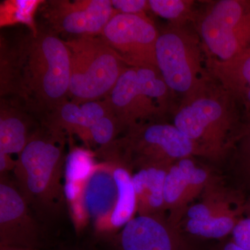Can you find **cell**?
I'll list each match as a JSON object with an SVG mask.
<instances>
[{
  "label": "cell",
  "instance_id": "1",
  "mask_svg": "<svg viewBox=\"0 0 250 250\" xmlns=\"http://www.w3.org/2000/svg\"><path fill=\"white\" fill-rule=\"evenodd\" d=\"M1 61V93L17 95L29 111L48 116L69 101L70 52L56 34L31 33Z\"/></svg>",
  "mask_w": 250,
  "mask_h": 250
},
{
  "label": "cell",
  "instance_id": "2",
  "mask_svg": "<svg viewBox=\"0 0 250 250\" xmlns=\"http://www.w3.org/2000/svg\"><path fill=\"white\" fill-rule=\"evenodd\" d=\"M65 133L44 125L18 154L15 183L41 221L57 218L66 203L64 191Z\"/></svg>",
  "mask_w": 250,
  "mask_h": 250
},
{
  "label": "cell",
  "instance_id": "3",
  "mask_svg": "<svg viewBox=\"0 0 250 250\" xmlns=\"http://www.w3.org/2000/svg\"><path fill=\"white\" fill-rule=\"evenodd\" d=\"M240 106L215 80L200 93L181 100L173 124L195 143L202 158L220 162L233 150L243 129Z\"/></svg>",
  "mask_w": 250,
  "mask_h": 250
},
{
  "label": "cell",
  "instance_id": "4",
  "mask_svg": "<svg viewBox=\"0 0 250 250\" xmlns=\"http://www.w3.org/2000/svg\"><path fill=\"white\" fill-rule=\"evenodd\" d=\"M97 153L104 161L131 171L149 167L169 168L185 158H202L195 143L173 123L162 121L129 128L124 137L100 147Z\"/></svg>",
  "mask_w": 250,
  "mask_h": 250
},
{
  "label": "cell",
  "instance_id": "5",
  "mask_svg": "<svg viewBox=\"0 0 250 250\" xmlns=\"http://www.w3.org/2000/svg\"><path fill=\"white\" fill-rule=\"evenodd\" d=\"M123 130L161 121L178 107L159 69L127 67L105 98Z\"/></svg>",
  "mask_w": 250,
  "mask_h": 250
},
{
  "label": "cell",
  "instance_id": "6",
  "mask_svg": "<svg viewBox=\"0 0 250 250\" xmlns=\"http://www.w3.org/2000/svg\"><path fill=\"white\" fill-rule=\"evenodd\" d=\"M156 59L166 84L181 100L200 93L215 80L198 34L187 25L170 24L160 31Z\"/></svg>",
  "mask_w": 250,
  "mask_h": 250
},
{
  "label": "cell",
  "instance_id": "7",
  "mask_svg": "<svg viewBox=\"0 0 250 250\" xmlns=\"http://www.w3.org/2000/svg\"><path fill=\"white\" fill-rule=\"evenodd\" d=\"M71 64L69 99L83 104L104 100L129 67L100 36L65 41Z\"/></svg>",
  "mask_w": 250,
  "mask_h": 250
},
{
  "label": "cell",
  "instance_id": "8",
  "mask_svg": "<svg viewBox=\"0 0 250 250\" xmlns=\"http://www.w3.org/2000/svg\"><path fill=\"white\" fill-rule=\"evenodd\" d=\"M193 22L210 61L229 62L250 49V0L208 3Z\"/></svg>",
  "mask_w": 250,
  "mask_h": 250
},
{
  "label": "cell",
  "instance_id": "9",
  "mask_svg": "<svg viewBox=\"0 0 250 250\" xmlns=\"http://www.w3.org/2000/svg\"><path fill=\"white\" fill-rule=\"evenodd\" d=\"M105 250H209L187 234L166 213L135 216L119 231L100 238Z\"/></svg>",
  "mask_w": 250,
  "mask_h": 250
},
{
  "label": "cell",
  "instance_id": "10",
  "mask_svg": "<svg viewBox=\"0 0 250 250\" xmlns=\"http://www.w3.org/2000/svg\"><path fill=\"white\" fill-rule=\"evenodd\" d=\"M159 34L146 14L117 13L100 36L127 66L158 68L156 45Z\"/></svg>",
  "mask_w": 250,
  "mask_h": 250
},
{
  "label": "cell",
  "instance_id": "11",
  "mask_svg": "<svg viewBox=\"0 0 250 250\" xmlns=\"http://www.w3.org/2000/svg\"><path fill=\"white\" fill-rule=\"evenodd\" d=\"M31 208L8 176L0 177V246L30 250H52L49 240Z\"/></svg>",
  "mask_w": 250,
  "mask_h": 250
},
{
  "label": "cell",
  "instance_id": "12",
  "mask_svg": "<svg viewBox=\"0 0 250 250\" xmlns=\"http://www.w3.org/2000/svg\"><path fill=\"white\" fill-rule=\"evenodd\" d=\"M113 167L111 162L97 164L85 180L79 200L68 206L77 229H82L90 220L99 237L107 235L110 219L118 201Z\"/></svg>",
  "mask_w": 250,
  "mask_h": 250
},
{
  "label": "cell",
  "instance_id": "13",
  "mask_svg": "<svg viewBox=\"0 0 250 250\" xmlns=\"http://www.w3.org/2000/svg\"><path fill=\"white\" fill-rule=\"evenodd\" d=\"M110 0H57L44 3L42 14L50 32L77 36L101 35L105 26L117 14Z\"/></svg>",
  "mask_w": 250,
  "mask_h": 250
},
{
  "label": "cell",
  "instance_id": "14",
  "mask_svg": "<svg viewBox=\"0 0 250 250\" xmlns=\"http://www.w3.org/2000/svg\"><path fill=\"white\" fill-rule=\"evenodd\" d=\"M195 157L185 158L169 167L164 186V201L169 220L180 227L188 207L218 177Z\"/></svg>",
  "mask_w": 250,
  "mask_h": 250
},
{
  "label": "cell",
  "instance_id": "15",
  "mask_svg": "<svg viewBox=\"0 0 250 250\" xmlns=\"http://www.w3.org/2000/svg\"><path fill=\"white\" fill-rule=\"evenodd\" d=\"M111 111L105 99L83 104L69 100L47 116L45 125L55 131L77 134L83 139L88 130Z\"/></svg>",
  "mask_w": 250,
  "mask_h": 250
},
{
  "label": "cell",
  "instance_id": "16",
  "mask_svg": "<svg viewBox=\"0 0 250 250\" xmlns=\"http://www.w3.org/2000/svg\"><path fill=\"white\" fill-rule=\"evenodd\" d=\"M199 198L200 201L188 207L184 219L203 220L243 213L244 203H240L236 192L228 188L220 177L206 188Z\"/></svg>",
  "mask_w": 250,
  "mask_h": 250
},
{
  "label": "cell",
  "instance_id": "17",
  "mask_svg": "<svg viewBox=\"0 0 250 250\" xmlns=\"http://www.w3.org/2000/svg\"><path fill=\"white\" fill-rule=\"evenodd\" d=\"M169 168L149 167L132 174V182L137 202V215L166 213L164 186Z\"/></svg>",
  "mask_w": 250,
  "mask_h": 250
},
{
  "label": "cell",
  "instance_id": "18",
  "mask_svg": "<svg viewBox=\"0 0 250 250\" xmlns=\"http://www.w3.org/2000/svg\"><path fill=\"white\" fill-rule=\"evenodd\" d=\"M0 152L20 154L31 136L30 121L19 110L1 104L0 112Z\"/></svg>",
  "mask_w": 250,
  "mask_h": 250
},
{
  "label": "cell",
  "instance_id": "19",
  "mask_svg": "<svg viewBox=\"0 0 250 250\" xmlns=\"http://www.w3.org/2000/svg\"><path fill=\"white\" fill-rule=\"evenodd\" d=\"M113 165V175L118 186V201L110 219L107 235L105 236L119 231L137 214V202L131 171L120 164Z\"/></svg>",
  "mask_w": 250,
  "mask_h": 250
},
{
  "label": "cell",
  "instance_id": "20",
  "mask_svg": "<svg viewBox=\"0 0 250 250\" xmlns=\"http://www.w3.org/2000/svg\"><path fill=\"white\" fill-rule=\"evenodd\" d=\"M241 215H229L203 220L184 219L180 227L188 236L200 241H222L231 234L233 229L241 219Z\"/></svg>",
  "mask_w": 250,
  "mask_h": 250
},
{
  "label": "cell",
  "instance_id": "21",
  "mask_svg": "<svg viewBox=\"0 0 250 250\" xmlns=\"http://www.w3.org/2000/svg\"><path fill=\"white\" fill-rule=\"evenodd\" d=\"M95 154L88 149L73 147L65 159L64 188L81 189L91 173L95 164Z\"/></svg>",
  "mask_w": 250,
  "mask_h": 250
},
{
  "label": "cell",
  "instance_id": "22",
  "mask_svg": "<svg viewBox=\"0 0 250 250\" xmlns=\"http://www.w3.org/2000/svg\"><path fill=\"white\" fill-rule=\"evenodd\" d=\"M43 2L39 0H9L0 6L1 27L23 24L28 26L32 34L39 32L34 22V15Z\"/></svg>",
  "mask_w": 250,
  "mask_h": 250
},
{
  "label": "cell",
  "instance_id": "23",
  "mask_svg": "<svg viewBox=\"0 0 250 250\" xmlns=\"http://www.w3.org/2000/svg\"><path fill=\"white\" fill-rule=\"evenodd\" d=\"M148 4L153 13L170 21V25H187L193 22L197 12L194 1L188 0H149Z\"/></svg>",
  "mask_w": 250,
  "mask_h": 250
},
{
  "label": "cell",
  "instance_id": "24",
  "mask_svg": "<svg viewBox=\"0 0 250 250\" xmlns=\"http://www.w3.org/2000/svg\"><path fill=\"white\" fill-rule=\"evenodd\" d=\"M122 130L123 127L111 110L88 130L82 140L87 143L100 145V147H103L116 141Z\"/></svg>",
  "mask_w": 250,
  "mask_h": 250
},
{
  "label": "cell",
  "instance_id": "25",
  "mask_svg": "<svg viewBox=\"0 0 250 250\" xmlns=\"http://www.w3.org/2000/svg\"><path fill=\"white\" fill-rule=\"evenodd\" d=\"M233 149L235 172L250 186V121L243 126Z\"/></svg>",
  "mask_w": 250,
  "mask_h": 250
},
{
  "label": "cell",
  "instance_id": "26",
  "mask_svg": "<svg viewBox=\"0 0 250 250\" xmlns=\"http://www.w3.org/2000/svg\"><path fill=\"white\" fill-rule=\"evenodd\" d=\"M111 4L115 11L120 14H145V11L149 9L148 1L146 0H112Z\"/></svg>",
  "mask_w": 250,
  "mask_h": 250
},
{
  "label": "cell",
  "instance_id": "27",
  "mask_svg": "<svg viewBox=\"0 0 250 250\" xmlns=\"http://www.w3.org/2000/svg\"><path fill=\"white\" fill-rule=\"evenodd\" d=\"M231 235V239L238 246L250 250V218H241Z\"/></svg>",
  "mask_w": 250,
  "mask_h": 250
},
{
  "label": "cell",
  "instance_id": "28",
  "mask_svg": "<svg viewBox=\"0 0 250 250\" xmlns=\"http://www.w3.org/2000/svg\"><path fill=\"white\" fill-rule=\"evenodd\" d=\"M17 160H14L11 155L5 153L0 152V176L4 177L16 168Z\"/></svg>",
  "mask_w": 250,
  "mask_h": 250
},
{
  "label": "cell",
  "instance_id": "29",
  "mask_svg": "<svg viewBox=\"0 0 250 250\" xmlns=\"http://www.w3.org/2000/svg\"><path fill=\"white\" fill-rule=\"evenodd\" d=\"M209 250H247L235 243L231 238L222 240L218 244L210 247Z\"/></svg>",
  "mask_w": 250,
  "mask_h": 250
},
{
  "label": "cell",
  "instance_id": "30",
  "mask_svg": "<svg viewBox=\"0 0 250 250\" xmlns=\"http://www.w3.org/2000/svg\"><path fill=\"white\" fill-rule=\"evenodd\" d=\"M52 250H98L93 247L82 245H62L56 247Z\"/></svg>",
  "mask_w": 250,
  "mask_h": 250
},
{
  "label": "cell",
  "instance_id": "31",
  "mask_svg": "<svg viewBox=\"0 0 250 250\" xmlns=\"http://www.w3.org/2000/svg\"><path fill=\"white\" fill-rule=\"evenodd\" d=\"M238 103L242 106H245L247 111H250V88L243 92L237 99Z\"/></svg>",
  "mask_w": 250,
  "mask_h": 250
},
{
  "label": "cell",
  "instance_id": "32",
  "mask_svg": "<svg viewBox=\"0 0 250 250\" xmlns=\"http://www.w3.org/2000/svg\"><path fill=\"white\" fill-rule=\"evenodd\" d=\"M243 213H246L250 218V200L243 205Z\"/></svg>",
  "mask_w": 250,
  "mask_h": 250
},
{
  "label": "cell",
  "instance_id": "33",
  "mask_svg": "<svg viewBox=\"0 0 250 250\" xmlns=\"http://www.w3.org/2000/svg\"><path fill=\"white\" fill-rule=\"evenodd\" d=\"M0 250H30L24 248H16V247L0 246Z\"/></svg>",
  "mask_w": 250,
  "mask_h": 250
}]
</instances>
